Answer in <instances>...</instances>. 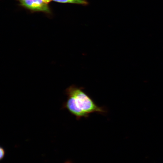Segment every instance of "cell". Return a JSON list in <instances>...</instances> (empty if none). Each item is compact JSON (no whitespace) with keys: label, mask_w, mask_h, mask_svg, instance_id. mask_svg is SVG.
I'll list each match as a JSON object with an SVG mask.
<instances>
[{"label":"cell","mask_w":163,"mask_h":163,"mask_svg":"<svg viewBox=\"0 0 163 163\" xmlns=\"http://www.w3.org/2000/svg\"><path fill=\"white\" fill-rule=\"evenodd\" d=\"M51 0H43V1L44 2L46 3H48L50 2Z\"/></svg>","instance_id":"obj_5"},{"label":"cell","mask_w":163,"mask_h":163,"mask_svg":"<svg viewBox=\"0 0 163 163\" xmlns=\"http://www.w3.org/2000/svg\"><path fill=\"white\" fill-rule=\"evenodd\" d=\"M0 160H2L4 158L5 155V150L4 149H3V148L2 147H0Z\"/></svg>","instance_id":"obj_4"},{"label":"cell","mask_w":163,"mask_h":163,"mask_svg":"<svg viewBox=\"0 0 163 163\" xmlns=\"http://www.w3.org/2000/svg\"><path fill=\"white\" fill-rule=\"evenodd\" d=\"M21 2L24 6L32 10L47 12L49 11L46 3L43 0H24Z\"/></svg>","instance_id":"obj_2"},{"label":"cell","mask_w":163,"mask_h":163,"mask_svg":"<svg viewBox=\"0 0 163 163\" xmlns=\"http://www.w3.org/2000/svg\"><path fill=\"white\" fill-rule=\"evenodd\" d=\"M21 0V1H24V0Z\"/></svg>","instance_id":"obj_7"},{"label":"cell","mask_w":163,"mask_h":163,"mask_svg":"<svg viewBox=\"0 0 163 163\" xmlns=\"http://www.w3.org/2000/svg\"><path fill=\"white\" fill-rule=\"evenodd\" d=\"M83 90L82 88L72 85L66 89L65 92L67 96L73 98L77 107L88 117L93 113L105 114L107 111L105 108L97 106Z\"/></svg>","instance_id":"obj_1"},{"label":"cell","mask_w":163,"mask_h":163,"mask_svg":"<svg viewBox=\"0 0 163 163\" xmlns=\"http://www.w3.org/2000/svg\"><path fill=\"white\" fill-rule=\"evenodd\" d=\"M53 1L62 3H69L77 4L86 6L89 4L87 0H53Z\"/></svg>","instance_id":"obj_3"},{"label":"cell","mask_w":163,"mask_h":163,"mask_svg":"<svg viewBox=\"0 0 163 163\" xmlns=\"http://www.w3.org/2000/svg\"><path fill=\"white\" fill-rule=\"evenodd\" d=\"M64 163H73L70 160H68L66 161Z\"/></svg>","instance_id":"obj_6"}]
</instances>
